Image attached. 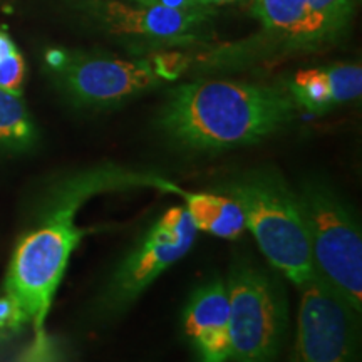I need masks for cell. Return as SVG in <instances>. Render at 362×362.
<instances>
[{
    "instance_id": "cell-1",
    "label": "cell",
    "mask_w": 362,
    "mask_h": 362,
    "mask_svg": "<svg viewBox=\"0 0 362 362\" xmlns=\"http://www.w3.org/2000/svg\"><path fill=\"white\" fill-rule=\"evenodd\" d=\"M165 176L96 165L72 171L49 185L40 197L8 262L2 292L19 309L34 341H44L45 319L64 277L71 255L88 228L76 223L79 210L96 194L129 188H156Z\"/></svg>"
},
{
    "instance_id": "cell-2",
    "label": "cell",
    "mask_w": 362,
    "mask_h": 362,
    "mask_svg": "<svg viewBox=\"0 0 362 362\" xmlns=\"http://www.w3.org/2000/svg\"><path fill=\"white\" fill-rule=\"evenodd\" d=\"M296 104L275 86L211 79L168 90L156 126L183 151L214 153L264 141L292 123Z\"/></svg>"
},
{
    "instance_id": "cell-3",
    "label": "cell",
    "mask_w": 362,
    "mask_h": 362,
    "mask_svg": "<svg viewBox=\"0 0 362 362\" xmlns=\"http://www.w3.org/2000/svg\"><path fill=\"white\" fill-rule=\"evenodd\" d=\"M216 189L240 203L247 230L272 269L297 287L315 274L297 193L277 170L243 171L221 181Z\"/></svg>"
},
{
    "instance_id": "cell-4",
    "label": "cell",
    "mask_w": 362,
    "mask_h": 362,
    "mask_svg": "<svg viewBox=\"0 0 362 362\" xmlns=\"http://www.w3.org/2000/svg\"><path fill=\"white\" fill-rule=\"evenodd\" d=\"M296 193L315 274L361 314L362 233L354 211L322 180H304Z\"/></svg>"
},
{
    "instance_id": "cell-5",
    "label": "cell",
    "mask_w": 362,
    "mask_h": 362,
    "mask_svg": "<svg viewBox=\"0 0 362 362\" xmlns=\"http://www.w3.org/2000/svg\"><path fill=\"white\" fill-rule=\"evenodd\" d=\"M233 362H274L287 330V298L274 272L237 257L225 280Z\"/></svg>"
},
{
    "instance_id": "cell-6",
    "label": "cell",
    "mask_w": 362,
    "mask_h": 362,
    "mask_svg": "<svg viewBox=\"0 0 362 362\" xmlns=\"http://www.w3.org/2000/svg\"><path fill=\"white\" fill-rule=\"evenodd\" d=\"M197 233L183 205L166 210L116 264L98 297V314L116 317L128 310L149 285L192 250Z\"/></svg>"
},
{
    "instance_id": "cell-7",
    "label": "cell",
    "mask_w": 362,
    "mask_h": 362,
    "mask_svg": "<svg viewBox=\"0 0 362 362\" xmlns=\"http://www.w3.org/2000/svg\"><path fill=\"white\" fill-rule=\"evenodd\" d=\"M45 64L61 93L78 107L106 110L158 88L161 78L149 59H119L110 54L51 49Z\"/></svg>"
},
{
    "instance_id": "cell-8",
    "label": "cell",
    "mask_w": 362,
    "mask_h": 362,
    "mask_svg": "<svg viewBox=\"0 0 362 362\" xmlns=\"http://www.w3.org/2000/svg\"><path fill=\"white\" fill-rule=\"evenodd\" d=\"M296 362H356L361 314L330 285L314 274L298 285Z\"/></svg>"
},
{
    "instance_id": "cell-9",
    "label": "cell",
    "mask_w": 362,
    "mask_h": 362,
    "mask_svg": "<svg viewBox=\"0 0 362 362\" xmlns=\"http://www.w3.org/2000/svg\"><path fill=\"white\" fill-rule=\"evenodd\" d=\"M94 13L111 34L171 45L197 39L198 29L206 24L215 11L188 12L126 4L121 0H96Z\"/></svg>"
},
{
    "instance_id": "cell-10",
    "label": "cell",
    "mask_w": 362,
    "mask_h": 362,
    "mask_svg": "<svg viewBox=\"0 0 362 362\" xmlns=\"http://www.w3.org/2000/svg\"><path fill=\"white\" fill-rule=\"evenodd\" d=\"M183 329L198 362L230 361V305L223 279L194 288L183 310Z\"/></svg>"
},
{
    "instance_id": "cell-11",
    "label": "cell",
    "mask_w": 362,
    "mask_h": 362,
    "mask_svg": "<svg viewBox=\"0 0 362 362\" xmlns=\"http://www.w3.org/2000/svg\"><path fill=\"white\" fill-rule=\"evenodd\" d=\"M160 192L183 198L189 218L198 232H205L225 240H237L247 232V220L240 203L220 192H188L165 178Z\"/></svg>"
},
{
    "instance_id": "cell-12",
    "label": "cell",
    "mask_w": 362,
    "mask_h": 362,
    "mask_svg": "<svg viewBox=\"0 0 362 362\" xmlns=\"http://www.w3.org/2000/svg\"><path fill=\"white\" fill-rule=\"evenodd\" d=\"M356 0H307V12L291 47L307 49L341 35L354 13Z\"/></svg>"
},
{
    "instance_id": "cell-13",
    "label": "cell",
    "mask_w": 362,
    "mask_h": 362,
    "mask_svg": "<svg viewBox=\"0 0 362 362\" xmlns=\"http://www.w3.org/2000/svg\"><path fill=\"white\" fill-rule=\"evenodd\" d=\"M37 129L22 96L0 89V148L22 153L34 148Z\"/></svg>"
},
{
    "instance_id": "cell-14",
    "label": "cell",
    "mask_w": 362,
    "mask_h": 362,
    "mask_svg": "<svg viewBox=\"0 0 362 362\" xmlns=\"http://www.w3.org/2000/svg\"><path fill=\"white\" fill-rule=\"evenodd\" d=\"M307 12V0H253L252 13L270 34L293 39Z\"/></svg>"
},
{
    "instance_id": "cell-15",
    "label": "cell",
    "mask_w": 362,
    "mask_h": 362,
    "mask_svg": "<svg viewBox=\"0 0 362 362\" xmlns=\"http://www.w3.org/2000/svg\"><path fill=\"white\" fill-rule=\"evenodd\" d=\"M287 93L296 107H302L312 115H324L334 107L329 81L322 67L298 71L288 84Z\"/></svg>"
},
{
    "instance_id": "cell-16",
    "label": "cell",
    "mask_w": 362,
    "mask_h": 362,
    "mask_svg": "<svg viewBox=\"0 0 362 362\" xmlns=\"http://www.w3.org/2000/svg\"><path fill=\"white\" fill-rule=\"evenodd\" d=\"M327 76L332 106L346 104L361 98L362 94V67L359 64H330L322 67Z\"/></svg>"
},
{
    "instance_id": "cell-17",
    "label": "cell",
    "mask_w": 362,
    "mask_h": 362,
    "mask_svg": "<svg viewBox=\"0 0 362 362\" xmlns=\"http://www.w3.org/2000/svg\"><path fill=\"white\" fill-rule=\"evenodd\" d=\"M25 79V61L19 51L0 61V89L22 96Z\"/></svg>"
},
{
    "instance_id": "cell-18",
    "label": "cell",
    "mask_w": 362,
    "mask_h": 362,
    "mask_svg": "<svg viewBox=\"0 0 362 362\" xmlns=\"http://www.w3.org/2000/svg\"><path fill=\"white\" fill-rule=\"evenodd\" d=\"M153 69L163 81L178 79L181 72L187 69L188 59L178 52H163L155 54V57L149 59Z\"/></svg>"
},
{
    "instance_id": "cell-19",
    "label": "cell",
    "mask_w": 362,
    "mask_h": 362,
    "mask_svg": "<svg viewBox=\"0 0 362 362\" xmlns=\"http://www.w3.org/2000/svg\"><path fill=\"white\" fill-rule=\"evenodd\" d=\"M24 317L21 315L19 309L7 297L6 293L0 292V337H11L13 334H19L25 327Z\"/></svg>"
},
{
    "instance_id": "cell-20",
    "label": "cell",
    "mask_w": 362,
    "mask_h": 362,
    "mask_svg": "<svg viewBox=\"0 0 362 362\" xmlns=\"http://www.w3.org/2000/svg\"><path fill=\"white\" fill-rule=\"evenodd\" d=\"M129 2L138 4V6L166 7V8H175V11H188V12H210V11H215V8H211V7L202 6L198 0H129Z\"/></svg>"
},
{
    "instance_id": "cell-21",
    "label": "cell",
    "mask_w": 362,
    "mask_h": 362,
    "mask_svg": "<svg viewBox=\"0 0 362 362\" xmlns=\"http://www.w3.org/2000/svg\"><path fill=\"white\" fill-rule=\"evenodd\" d=\"M21 362H52V351L49 341L33 342L30 349L25 352Z\"/></svg>"
},
{
    "instance_id": "cell-22",
    "label": "cell",
    "mask_w": 362,
    "mask_h": 362,
    "mask_svg": "<svg viewBox=\"0 0 362 362\" xmlns=\"http://www.w3.org/2000/svg\"><path fill=\"white\" fill-rule=\"evenodd\" d=\"M16 51H19V49L13 44L11 35H8L4 29H0V61H4V59L8 57Z\"/></svg>"
},
{
    "instance_id": "cell-23",
    "label": "cell",
    "mask_w": 362,
    "mask_h": 362,
    "mask_svg": "<svg viewBox=\"0 0 362 362\" xmlns=\"http://www.w3.org/2000/svg\"><path fill=\"white\" fill-rule=\"evenodd\" d=\"M198 2L205 7L215 8L216 6H228V4H237V2H242V0H198Z\"/></svg>"
}]
</instances>
